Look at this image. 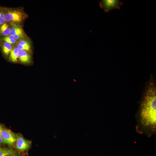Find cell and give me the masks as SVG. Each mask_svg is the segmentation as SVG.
<instances>
[{"instance_id":"1","label":"cell","mask_w":156,"mask_h":156,"mask_svg":"<svg viewBox=\"0 0 156 156\" xmlns=\"http://www.w3.org/2000/svg\"><path fill=\"white\" fill-rule=\"evenodd\" d=\"M135 115L136 131L151 137L156 133V85L151 75L146 82Z\"/></svg>"},{"instance_id":"2","label":"cell","mask_w":156,"mask_h":156,"mask_svg":"<svg viewBox=\"0 0 156 156\" xmlns=\"http://www.w3.org/2000/svg\"><path fill=\"white\" fill-rule=\"evenodd\" d=\"M4 15L5 21L15 25L21 22L24 18L23 13L17 10L8 11Z\"/></svg>"},{"instance_id":"3","label":"cell","mask_w":156,"mask_h":156,"mask_svg":"<svg viewBox=\"0 0 156 156\" xmlns=\"http://www.w3.org/2000/svg\"><path fill=\"white\" fill-rule=\"evenodd\" d=\"M123 4L122 2L118 0H102L99 3L100 7L106 12L114 9L120 10Z\"/></svg>"},{"instance_id":"4","label":"cell","mask_w":156,"mask_h":156,"mask_svg":"<svg viewBox=\"0 0 156 156\" xmlns=\"http://www.w3.org/2000/svg\"><path fill=\"white\" fill-rule=\"evenodd\" d=\"M1 135L4 144L12 146L16 143V135L12 131L8 129L3 128L1 131Z\"/></svg>"},{"instance_id":"5","label":"cell","mask_w":156,"mask_h":156,"mask_svg":"<svg viewBox=\"0 0 156 156\" xmlns=\"http://www.w3.org/2000/svg\"><path fill=\"white\" fill-rule=\"evenodd\" d=\"M16 135V147L20 151H23L27 150L30 147L31 142L24 138L21 134Z\"/></svg>"},{"instance_id":"6","label":"cell","mask_w":156,"mask_h":156,"mask_svg":"<svg viewBox=\"0 0 156 156\" xmlns=\"http://www.w3.org/2000/svg\"><path fill=\"white\" fill-rule=\"evenodd\" d=\"M24 33L21 27L16 25H13L11 29L10 35L14 36L16 40L22 37Z\"/></svg>"},{"instance_id":"7","label":"cell","mask_w":156,"mask_h":156,"mask_svg":"<svg viewBox=\"0 0 156 156\" xmlns=\"http://www.w3.org/2000/svg\"><path fill=\"white\" fill-rule=\"evenodd\" d=\"M18 58L20 61L24 63H29L31 59L30 55L25 50H19Z\"/></svg>"},{"instance_id":"8","label":"cell","mask_w":156,"mask_h":156,"mask_svg":"<svg viewBox=\"0 0 156 156\" xmlns=\"http://www.w3.org/2000/svg\"><path fill=\"white\" fill-rule=\"evenodd\" d=\"M30 46L27 41L22 40L19 42L17 48L19 50H25L29 51L30 49Z\"/></svg>"},{"instance_id":"9","label":"cell","mask_w":156,"mask_h":156,"mask_svg":"<svg viewBox=\"0 0 156 156\" xmlns=\"http://www.w3.org/2000/svg\"><path fill=\"white\" fill-rule=\"evenodd\" d=\"M19 50L17 47L14 48L12 49L10 52V60L13 62H16L18 57V53Z\"/></svg>"},{"instance_id":"10","label":"cell","mask_w":156,"mask_h":156,"mask_svg":"<svg viewBox=\"0 0 156 156\" xmlns=\"http://www.w3.org/2000/svg\"><path fill=\"white\" fill-rule=\"evenodd\" d=\"M0 31L3 35L7 36L10 34L11 29L8 25L6 23H5L1 27Z\"/></svg>"},{"instance_id":"11","label":"cell","mask_w":156,"mask_h":156,"mask_svg":"<svg viewBox=\"0 0 156 156\" xmlns=\"http://www.w3.org/2000/svg\"><path fill=\"white\" fill-rule=\"evenodd\" d=\"M12 50L11 44L5 42L2 46V50L3 53L6 55H8Z\"/></svg>"},{"instance_id":"12","label":"cell","mask_w":156,"mask_h":156,"mask_svg":"<svg viewBox=\"0 0 156 156\" xmlns=\"http://www.w3.org/2000/svg\"><path fill=\"white\" fill-rule=\"evenodd\" d=\"M14 153L11 149L0 147V156H9Z\"/></svg>"},{"instance_id":"13","label":"cell","mask_w":156,"mask_h":156,"mask_svg":"<svg viewBox=\"0 0 156 156\" xmlns=\"http://www.w3.org/2000/svg\"><path fill=\"white\" fill-rule=\"evenodd\" d=\"M3 40L5 42L10 44H13L15 43L16 39L13 36L10 35L9 36L5 37L3 38Z\"/></svg>"},{"instance_id":"14","label":"cell","mask_w":156,"mask_h":156,"mask_svg":"<svg viewBox=\"0 0 156 156\" xmlns=\"http://www.w3.org/2000/svg\"><path fill=\"white\" fill-rule=\"evenodd\" d=\"M5 22L4 14L0 11V25L4 24Z\"/></svg>"},{"instance_id":"15","label":"cell","mask_w":156,"mask_h":156,"mask_svg":"<svg viewBox=\"0 0 156 156\" xmlns=\"http://www.w3.org/2000/svg\"><path fill=\"white\" fill-rule=\"evenodd\" d=\"M3 128V127L0 124V144H4L2 139L1 135V131Z\"/></svg>"},{"instance_id":"16","label":"cell","mask_w":156,"mask_h":156,"mask_svg":"<svg viewBox=\"0 0 156 156\" xmlns=\"http://www.w3.org/2000/svg\"><path fill=\"white\" fill-rule=\"evenodd\" d=\"M9 156H19L18 155L16 154L14 152L11 155Z\"/></svg>"}]
</instances>
